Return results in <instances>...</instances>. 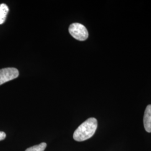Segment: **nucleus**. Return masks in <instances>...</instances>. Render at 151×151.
Wrapping results in <instances>:
<instances>
[{"instance_id":"1","label":"nucleus","mask_w":151,"mask_h":151,"mask_svg":"<svg viewBox=\"0 0 151 151\" xmlns=\"http://www.w3.org/2000/svg\"><path fill=\"white\" fill-rule=\"evenodd\" d=\"M97 128V120L94 118H88L76 129L73 138L77 142L87 140L95 134Z\"/></svg>"},{"instance_id":"2","label":"nucleus","mask_w":151,"mask_h":151,"mask_svg":"<svg viewBox=\"0 0 151 151\" xmlns=\"http://www.w3.org/2000/svg\"><path fill=\"white\" fill-rule=\"evenodd\" d=\"M68 30L73 38L80 41H84L88 37V32L86 27L80 23L76 22L70 24Z\"/></svg>"},{"instance_id":"3","label":"nucleus","mask_w":151,"mask_h":151,"mask_svg":"<svg viewBox=\"0 0 151 151\" xmlns=\"http://www.w3.org/2000/svg\"><path fill=\"white\" fill-rule=\"evenodd\" d=\"M19 72L17 69L12 67L0 70V85L18 77Z\"/></svg>"},{"instance_id":"4","label":"nucleus","mask_w":151,"mask_h":151,"mask_svg":"<svg viewBox=\"0 0 151 151\" xmlns=\"http://www.w3.org/2000/svg\"><path fill=\"white\" fill-rule=\"evenodd\" d=\"M144 127L148 133H151V105L146 108L143 117Z\"/></svg>"},{"instance_id":"5","label":"nucleus","mask_w":151,"mask_h":151,"mask_svg":"<svg viewBox=\"0 0 151 151\" xmlns=\"http://www.w3.org/2000/svg\"><path fill=\"white\" fill-rule=\"evenodd\" d=\"M9 11V7L5 4H2L0 5V25L5 22Z\"/></svg>"},{"instance_id":"6","label":"nucleus","mask_w":151,"mask_h":151,"mask_svg":"<svg viewBox=\"0 0 151 151\" xmlns=\"http://www.w3.org/2000/svg\"><path fill=\"white\" fill-rule=\"evenodd\" d=\"M47 147L46 143H42L38 145L32 146L27 148L25 151H44Z\"/></svg>"},{"instance_id":"7","label":"nucleus","mask_w":151,"mask_h":151,"mask_svg":"<svg viewBox=\"0 0 151 151\" xmlns=\"http://www.w3.org/2000/svg\"><path fill=\"white\" fill-rule=\"evenodd\" d=\"M6 137V135L5 132H0V141L5 139Z\"/></svg>"}]
</instances>
